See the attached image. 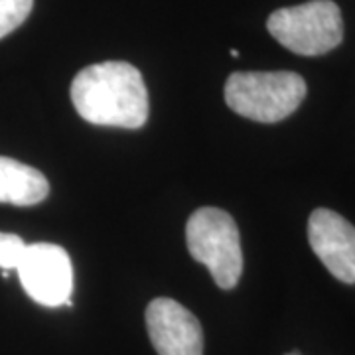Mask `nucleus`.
<instances>
[{"instance_id":"nucleus-1","label":"nucleus","mask_w":355,"mask_h":355,"mask_svg":"<svg viewBox=\"0 0 355 355\" xmlns=\"http://www.w3.org/2000/svg\"><path fill=\"white\" fill-rule=\"evenodd\" d=\"M71 103L91 125L140 128L148 121V91L135 65L103 62L81 69L71 83Z\"/></svg>"},{"instance_id":"nucleus-2","label":"nucleus","mask_w":355,"mask_h":355,"mask_svg":"<svg viewBox=\"0 0 355 355\" xmlns=\"http://www.w3.org/2000/svg\"><path fill=\"white\" fill-rule=\"evenodd\" d=\"M304 77L292 71H235L225 83V103L233 113L257 123H279L306 99Z\"/></svg>"},{"instance_id":"nucleus-3","label":"nucleus","mask_w":355,"mask_h":355,"mask_svg":"<svg viewBox=\"0 0 355 355\" xmlns=\"http://www.w3.org/2000/svg\"><path fill=\"white\" fill-rule=\"evenodd\" d=\"M188 251L207 266L223 291L235 288L243 275L241 235L235 219L219 207H200L186 225Z\"/></svg>"},{"instance_id":"nucleus-4","label":"nucleus","mask_w":355,"mask_h":355,"mask_svg":"<svg viewBox=\"0 0 355 355\" xmlns=\"http://www.w3.org/2000/svg\"><path fill=\"white\" fill-rule=\"evenodd\" d=\"M266 28L280 46L298 55H324L343 40L342 12L331 0H310L275 10Z\"/></svg>"},{"instance_id":"nucleus-5","label":"nucleus","mask_w":355,"mask_h":355,"mask_svg":"<svg viewBox=\"0 0 355 355\" xmlns=\"http://www.w3.org/2000/svg\"><path fill=\"white\" fill-rule=\"evenodd\" d=\"M16 272L34 302L50 308L73 306L69 300L73 291V268L64 247L53 243L28 245Z\"/></svg>"},{"instance_id":"nucleus-6","label":"nucleus","mask_w":355,"mask_h":355,"mask_svg":"<svg viewBox=\"0 0 355 355\" xmlns=\"http://www.w3.org/2000/svg\"><path fill=\"white\" fill-rule=\"evenodd\" d=\"M144 320L158 355H203L202 324L180 302L154 298Z\"/></svg>"},{"instance_id":"nucleus-7","label":"nucleus","mask_w":355,"mask_h":355,"mask_svg":"<svg viewBox=\"0 0 355 355\" xmlns=\"http://www.w3.org/2000/svg\"><path fill=\"white\" fill-rule=\"evenodd\" d=\"M308 241L331 275L355 284V227L331 209H314L308 219Z\"/></svg>"},{"instance_id":"nucleus-8","label":"nucleus","mask_w":355,"mask_h":355,"mask_svg":"<svg viewBox=\"0 0 355 355\" xmlns=\"http://www.w3.org/2000/svg\"><path fill=\"white\" fill-rule=\"evenodd\" d=\"M50 193V182L32 166L0 156V203L36 205Z\"/></svg>"},{"instance_id":"nucleus-9","label":"nucleus","mask_w":355,"mask_h":355,"mask_svg":"<svg viewBox=\"0 0 355 355\" xmlns=\"http://www.w3.org/2000/svg\"><path fill=\"white\" fill-rule=\"evenodd\" d=\"M34 0H0V38L8 36L32 12Z\"/></svg>"},{"instance_id":"nucleus-10","label":"nucleus","mask_w":355,"mask_h":355,"mask_svg":"<svg viewBox=\"0 0 355 355\" xmlns=\"http://www.w3.org/2000/svg\"><path fill=\"white\" fill-rule=\"evenodd\" d=\"M28 245L14 233H0V268L2 270H16L24 259Z\"/></svg>"},{"instance_id":"nucleus-11","label":"nucleus","mask_w":355,"mask_h":355,"mask_svg":"<svg viewBox=\"0 0 355 355\" xmlns=\"http://www.w3.org/2000/svg\"><path fill=\"white\" fill-rule=\"evenodd\" d=\"M288 355H296V354H288Z\"/></svg>"}]
</instances>
